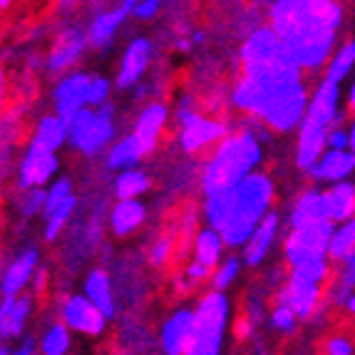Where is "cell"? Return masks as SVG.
Masks as SVG:
<instances>
[{
	"mask_svg": "<svg viewBox=\"0 0 355 355\" xmlns=\"http://www.w3.org/2000/svg\"><path fill=\"white\" fill-rule=\"evenodd\" d=\"M343 23V8L340 3H328L323 8H313V12L306 18V23L284 37L291 55L303 70H318L328 65L333 58V45H336V33Z\"/></svg>",
	"mask_w": 355,
	"mask_h": 355,
	"instance_id": "cell-1",
	"label": "cell"
},
{
	"mask_svg": "<svg viewBox=\"0 0 355 355\" xmlns=\"http://www.w3.org/2000/svg\"><path fill=\"white\" fill-rule=\"evenodd\" d=\"M261 162V147L251 132L221 139L204 172V194L234 189Z\"/></svg>",
	"mask_w": 355,
	"mask_h": 355,
	"instance_id": "cell-2",
	"label": "cell"
},
{
	"mask_svg": "<svg viewBox=\"0 0 355 355\" xmlns=\"http://www.w3.org/2000/svg\"><path fill=\"white\" fill-rule=\"evenodd\" d=\"M273 202V184L266 174L251 172L236 187V207L231 219L221 229L226 246L236 249V246H246L251 234L256 231L259 221L268 214V207Z\"/></svg>",
	"mask_w": 355,
	"mask_h": 355,
	"instance_id": "cell-3",
	"label": "cell"
},
{
	"mask_svg": "<svg viewBox=\"0 0 355 355\" xmlns=\"http://www.w3.org/2000/svg\"><path fill=\"white\" fill-rule=\"evenodd\" d=\"M194 331L196 345L194 355H216L224 340L226 320H229V301L219 288L207 293L194 311Z\"/></svg>",
	"mask_w": 355,
	"mask_h": 355,
	"instance_id": "cell-4",
	"label": "cell"
},
{
	"mask_svg": "<svg viewBox=\"0 0 355 355\" xmlns=\"http://www.w3.org/2000/svg\"><path fill=\"white\" fill-rule=\"evenodd\" d=\"M112 105L83 107L75 122L70 125V139L80 152L95 154L112 139Z\"/></svg>",
	"mask_w": 355,
	"mask_h": 355,
	"instance_id": "cell-5",
	"label": "cell"
},
{
	"mask_svg": "<svg viewBox=\"0 0 355 355\" xmlns=\"http://www.w3.org/2000/svg\"><path fill=\"white\" fill-rule=\"evenodd\" d=\"M308 102H311V97H308L303 83L291 85V87L279 89V92H273V95L268 97L266 107L261 110L259 117L263 119L271 130L288 132V130H293V127L301 125L303 119H306Z\"/></svg>",
	"mask_w": 355,
	"mask_h": 355,
	"instance_id": "cell-6",
	"label": "cell"
},
{
	"mask_svg": "<svg viewBox=\"0 0 355 355\" xmlns=\"http://www.w3.org/2000/svg\"><path fill=\"white\" fill-rule=\"evenodd\" d=\"M333 224H336L333 219H323V221H313V224L291 229V234L286 236V259H288L291 266H298L303 261L328 256L333 231H336Z\"/></svg>",
	"mask_w": 355,
	"mask_h": 355,
	"instance_id": "cell-7",
	"label": "cell"
},
{
	"mask_svg": "<svg viewBox=\"0 0 355 355\" xmlns=\"http://www.w3.org/2000/svg\"><path fill=\"white\" fill-rule=\"evenodd\" d=\"M179 125H182V142L184 152H199V149L209 147V144H219L221 139H226V125L219 119H209L196 114L194 110H189V100L182 102V110L177 114Z\"/></svg>",
	"mask_w": 355,
	"mask_h": 355,
	"instance_id": "cell-8",
	"label": "cell"
},
{
	"mask_svg": "<svg viewBox=\"0 0 355 355\" xmlns=\"http://www.w3.org/2000/svg\"><path fill=\"white\" fill-rule=\"evenodd\" d=\"M55 172H58V157H55V152L33 139L23 164H20L18 187L25 191L33 189V187H42V184H48L55 177Z\"/></svg>",
	"mask_w": 355,
	"mask_h": 355,
	"instance_id": "cell-9",
	"label": "cell"
},
{
	"mask_svg": "<svg viewBox=\"0 0 355 355\" xmlns=\"http://www.w3.org/2000/svg\"><path fill=\"white\" fill-rule=\"evenodd\" d=\"M194 311L182 308L162 328V345L169 355H194L196 331H194Z\"/></svg>",
	"mask_w": 355,
	"mask_h": 355,
	"instance_id": "cell-10",
	"label": "cell"
},
{
	"mask_svg": "<svg viewBox=\"0 0 355 355\" xmlns=\"http://www.w3.org/2000/svg\"><path fill=\"white\" fill-rule=\"evenodd\" d=\"M62 318L72 331L85 336H100L107 326V315L102 313V308L87 296H72L62 308Z\"/></svg>",
	"mask_w": 355,
	"mask_h": 355,
	"instance_id": "cell-11",
	"label": "cell"
},
{
	"mask_svg": "<svg viewBox=\"0 0 355 355\" xmlns=\"http://www.w3.org/2000/svg\"><path fill=\"white\" fill-rule=\"evenodd\" d=\"M328 130H331V127L320 125V122H313L311 117H306L301 122L298 149H296V162L301 169L311 172V169L318 164V159L328 149Z\"/></svg>",
	"mask_w": 355,
	"mask_h": 355,
	"instance_id": "cell-12",
	"label": "cell"
},
{
	"mask_svg": "<svg viewBox=\"0 0 355 355\" xmlns=\"http://www.w3.org/2000/svg\"><path fill=\"white\" fill-rule=\"evenodd\" d=\"M279 303H286L296 311L298 318H308L320 303V284L291 276L286 288L279 293Z\"/></svg>",
	"mask_w": 355,
	"mask_h": 355,
	"instance_id": "cell-13",
	"label": "cell"
},
{
	"mask_svg": "<svg viewBox=\"0 0 355 355\" xmlns=\"http://www.w3.org/2000/svg\"><path fill=\"white\" fill-rule=\"evenodd\" d=\"M355 172V152L353 149H331L328 147L323 152V157L318 159V164L311 169V177L318 182H343Z\"/></svg>",
	"mask_w": 355,
	"mask_h": 355,
	"instance_id": "cell-14",
	"label": "cell"
},
{
	"mask_svg": "<svg viewBox=\"0 0 355 355\" xmlns=\"http://www.w3.org/2000/svg\"><path fill=\"white\" fill-rule=\"evenodd\" d=\"M311 12H313L311 0H276L271 8V28L281 37H288L306 23Z\"/></svg>",
	"mask_w": 355,
	"mask_h": 355,
	"instance_id": "cell-15",
	"label": "cell"
},
{
	"mask_svg": "<svg viewBox=\"0 0 355 355\" xmlns=\"http://www.w3.org/2000/svg\"><path fill=\"white\" fill-rule=\"evenodd\" d=\"M338 102H340V85L333 83V80H323V83L318 85V89L311 95L306 117L331 127L333 122L340 117V114H338Z\"/></svg>",
	"mask_w": 355,
	"mask_h": 355,
	"instance_id": "cell-16",
	"label": "cell"
},
{
	"mask_svg": "<svg viewBox=\"0 0 355 355\" xmlns=\"http://www.w3.org/2000/svg\"><path fill=\"white\" fill-rule=\"evenodd\" d=\"M149 58H152V45H149V40L147 37H137L130 48H127L125 58H122V65H119V72H117L119 87H132V85H137V80L147 70Z\"/></svg>",
	"mask_w": 355,
	"mask_h": 355,
	"instance_id": "cell-17",
	"label": "cell"
},
{
	"mask_svg": "<svg viewBox=\"0 0 355 355\" xmlns=\"http://www.w3.org/2000/svg\"><path fill=\"white\" fill-rule=\"evenodd\" d=\"M323 219H331L328 194L318 189H308L306 194L298 196L296 207L291 211L288 224H291V229H296V226H306V224H313V221H323Z\"/></svg>",
	"mask_w": 355,
	"mask_h": 355,
	"instance_id": "cell-18",
	"label": "cell"
},
{
	"mask_svg": "<svg viewBox=\"0 0 355 355\" xmlns=\"http://www.w3.org/2000/svg\"><path fill=\"white\" fill-rule=\"evenodd\" d=\"M284 37L276 33L273 28H259L254 30L241 48V62L243 65H251V62H261V60H268L271 55H276L279 50H284Z\"/></svg>",
	"mask_w": 355,
	"mask_h": 355,
	"instance_id": "cell-19",
	"label": "cell"
},
{
	"mask_svg": "<svg viewBox=\"0 0 355 355\" xmlns=\"http://www.w3.org/2000/svg\"><path fill=\"white\" fill-rule=\"evenodd\" d=\"M276 231H279V214L268 211L263 219L259 221L256 231L251 234L249 243H246V254H243V261L249 266H259L261 261L266 259L268 249H271L273 239H276Z\"/></svg>",
	"mask_w": 355,
	"mask_h": 355,
	"instance_id": "cell-20",
	"label": "cell"
},
{
	"mask_svg": "<svg viewBox=\"0 0 355 355\" xmlns=\"http://www.w3.org/2000/svg\"><path fill=\"white\" fill-rule=\"evenodd\" d=\"M166 125V107L164 105H149L142 110V114L137 117L135 135L139 137V142L144 144V149L154 152L157 142H159V135Z\"/></svg>",
	"mask_w": 355,
	"mask_h": 355,
	"instance_id": "cell-21",
	"label": "cell"
},
{
	"mask_svg": "<svg viewBox=\"0 0 355 355\" xmlns=\"http://www.w3.org/2000/svg\"><path fill=\"white\" fill-rule=\"evenodd\" d=\"M85 50V35L77 30H65L55 42V50L50 53V70L62 72L70 65H75Z\"/></svg>",
	"mask_w": 355,
	"mask_h": 355,
	"instance_id": "cell-22",
	"label": "cell"
},
{
	"mask_svg": "<svg viewBox=\"0 0 355 355\" xmlns=\"http://www.w3.org/2000/svg\"><path fill=\"white\" fill-rule=\"evenodd\" d=\"M231 102H234V107L243 110V112L256 114V117H259L261 110H263V107H266V102H268V92H266V87L259 83V80H254V77H249V75H243L241 80H239L236 87H234Z\"/></svg>",
	"mask_w": 355,
	"mask_h": 355,
	"instance_id": "cell-23",
	"label": "cell"
},
{
	"mask_svg": "<svg viewBox=\"0 0 355 355\" xmlns=\"http://www.w3.org/2000/svg\"><path fill=\"white\" fill-rule=\"evenodd\" d=\"M30 313V298L6 296L0 306V333L3 338H18L23 333L25 318Z\"/></svg>",
	"mask_w": 355,
	"mask_h": 355,
	"instance_id": "cell-24",
	"label": "cell"
},
{
	"mask_svg": "<svg viewBox=\"0 0 355 355\" xmlns=\"http://www.w3.org/2000/svg\"><path fill=\"white\" fill-rule=\"evenodd\" d=\"M144 216H147V211L137 199H119V204L110 214V224H112V231L117 236H130L132 231H137L144 224Z\"/></svg>",
	"mask_w": 355,
	"mask_h": 355,
	"instance_id": "cell-25",
	"label": "cell"
},
{
	"mask_svg": "<svg viewBox=\"0 0 355 355\" xmlns=\"http://www.w3.org/2000/svg\"><path fill=\"white\" fill-rule=\"evenodd\" d=\"M35 263H37V251L35 249L23 251V254L10 263L6 276H3V293H6V296H18L20 288L33 279Z\"/></svg>",
	"mask_w": 355,
	"mask_h": 355,
	"instance_id": "cell-26",
	"label": "cell"
},
{
	"mask_svg": "<svg viewBox=\"0 0 355 355\" xmlns=\"http://www.w3.org/2000/svg\"><path fill=\"white\" fill-rule=\"evenodd\" d=\"M328 194V209H331V219L336 224H343V221L353 219L355 216V184L350 182H336Z\"/></svg>",
	"mask_w": 355,
	"mask_h": 355,
	"instance_id": "cell-27",
	"label": "cell"
},
{
	"mask_svg": "<svg viewBox=\"0 0 355 355\" xmlns=\"http://www.w3.org/2000/svg\"><path fill=\"white\" fill-rule=\"evenodd\" d=\"M142 157H147V149L139 142V137L132 132L130 137H125V139H119L114 144L110 157H107V164H110V169H130V166L139 164Z\"/></svg>",
	"mask_w": 355,
	"mask_h": 355,
	"instance_id": "cell-28",
	"label": "cell"
},
{
	"mask_svg": "<svg viewBox=\"0 0 355 355\" xmlns=\"http://www.w3.org/2000/svg\"><path fill=\"white\" fill-rule=\"evenodd\" d=\"M234 207H236V187L226 191H216V194H207V207H204L207 224L221 231L226 221L231 219Z\"/></svg>",
	"mask_w": 355,
	"mask_h": 355,
	"instance_id": "cell-29",
	"label": "cell"
},
{
	"mask_svg": "<svg viewBox=\"0 0 355 355\" xmlns=\"http://www.w3.org/2000/svg\"><path fill=\"white\" fill-rule=\"evenodd\" d=\"M224 246H226V241H224V236H221V231L214 229V226H209V229H204V231L196 234L194 259L202 261V263H207L209 268H214V263H219Z\"/></svg>",
	"mask_w": 355,
	"mask_h": 355,
	"instance_id": "cell-30",
	"label": "cell"
},
{
	"mask_svg": "<svg viewBox=\"0 0 355 355\" xmlns=\"http://www.w3.org/2000/svg\"><path fill=\"white\" fill-rule=\"evenodd\" d=\"M127 15H130V12H127L122 6H119L117 10L97 15V18L92 20V25H89V35H87L89 42H92L95 48H105L107 42L114 37V33H117V28L122 25V20H125Z\"/></svg>",
	"mask_w": 355,
	"mask_h": 355,
	"instance_id": "cell-31",
	"label": "cell"
},
{
	"mask_svg": "<svg viewBox=\"0 0 355 355\" xmlns=\"http://www.w3.org/2000/svg\"><path fill=\"white\" fill-rule=\"evenodd\" d=\"M67 139H70V127H67V122L60 117L58 112L50 114V117L40 119V125H37V132H35V142L37 144L53 149V152H58V149L62 147Z\"/></svg>",
	"mask_w": 355,
	"mask_h": 355,
	"instance_id": "cell-32",
	"label": "cell"
},
{
	"mask_svg": "<svg viewBox=\"0 0 355 355\" xmlns=\"http://www.w3.org/2000/svg\"><path fill=\"white\" fill-rule=\"evenodd\" d=\"M85 296L89 301H95L102 308V313L107 318L114 315V301H112V284H110V276L105 271H92L87 276V284H85Z\"/></svg>",
	"mask_w": 355,
	"mask_h": 355,
	"instance_id": "cell-33",
	"label": "cell"
},
{
	"mask_svg": "<svg viewBox=\"0 0 355 355\" xmlns=\"http://www.w3.org/2000/svg\"><path fill=\"white\" fill-rule=\"evenodd\" d=\"M355 254V216L333 231L331 239V249H328V259L336 261V263H343L348 256Z\"/></svg>",
	"mask_w": 355,
	"mask_h": 355,
	"instance_id": "cell-34",
	"label": "cell"
},
{
	"mask_svg": "<svg viewBox=\"0 0 355 355\" xmlns=\"http://www.w3.org/2000/svg\"><path fill=\"white\" fill-rule=\"evenodd\" d=\"M355 67V40L345 42L338 48V53L328 60V67H326V80H333V83H343L345 77L353 72Z\"/></svg>",
	"mask_w": 355,
	"mask_h": 355,
	"instance_id": "cell-35",
	"label": "cell"
},
{
	"mask_svg": "<svg viewBox=\"0 0 355 355\" xmlns=\"http://www.w3.org/2000/svg\"><path fill=\"white\" fill-rule=\"evenodd\" d=\"M147 189H149L147 174H142L139 169H135V166L125 169V172L117 177V182H114V194H117V199H137V196L144 194Z\"/></svg>",
	"mask_w": 355,
	"mask_h": 355,
	"instance_id": "cell-36",
	"label": "cell"
},
{
	"mask_svg": "<svg viewBox=\"0 0 355 355\" xmlns=\"http://www.w3.org/2000/svg\"><path fill=\"white\" fill-rule=\"evenodd\" d=\"M89 80H92V77L85 75V72H75V75H67L65 80H60V85L55 87V102H60V100L87 102Z\"/></svg>",
	"mask_w": 355,
	"mask_h": 355,
	"instance_id": "cell-37",
	"label": "cell"
},
{
	"mask_svg": "<svg viewBox=\"0 0 355 355\" xmlns=\"http://www.w3.org/2000/svg\"><path fill=\"white\" fill-rule=\"evenodd\" d=\"M42 353L45 355H65L70 350V326H53L42 338Z\"/></svg>",
	"mask_w": 355,
	"mask_h": 355,
	"instance_id": "cell-38",
	"label": "cell"
},
{
	"mask_svg": "<svg viewBox=\"0 0 355 355\" xmlns=\"http://www.w3.org/2000/svg\"><path fill=\"white\" fill-rule=\"evenodd\" d=\"M291 276L313 281V284H323L328 279V256H320V259H311L298 263V266H291Z\"/></svg>",
	"mask_w": 355,
	"mask_h": 355,
	"instance_id": "cell-39",
	"label": "cell"
},
{
	"mask_svg": "<svg viewBox=\"0 0 355 355\" xmlns=\"http://www.w3.org/2000/svg\"><path fill=\"white\" fill-rule=\"evenodd\" d=\"M353 288H355V254L343 261V273H340V279H338V286L331 291L333 301L345 306V301H348V296L353 293Z\"/></svg>",
	"mask_w": 355,
	"mask_h": 355,
	"instance_id": "cell-40",
	"label": "cell"
},
{
	"mask_svg": "<svg viewBox=\"0 0 355 355\" xmlns=\"http://www.w3.org/2000/svg\"><path fill=\"white\" fill-rule=\"evenodd\" d=\"M72 209H75V196L70 194L65 202L60 204V207L48 216V229H45V239H48V241H55V236H58L60 231H62V226L67 224V219H70Z\"/></svg>",
	"mask_w": 355,
	"mask_h": 355,
	"instance_id": "cell-41",
	"label": "cell"
},
{
	"mask_svg": "<svg viewBox=\"0 0 355 355\" xmlns=\"http://www.w3.org/2000/svg\"><path fill=\"white\" fill-rule=\"evenodd\" d=\"M239 268H241V261L234 259V256H231V259H226L224 263H221V266L211 273V284H214V288L224 291L226 286L234 284V279L239 276Z\"/></svg>",
	"mask_w": 355,
	"mask_h": 355,
	"instance_id": "cell-42",
	"label": "cell"
},
{
	"mask_svg": "<svg viewBox=\"0 0 355 355\" xmlns=\"http://www.w3.org/2000/svg\"><path fill=\"white\" fill-rule=\"evenodd\" d=\"M296 311L291 306H286V303H279V306L273 308V313H271V323L273 328H279V331H293L296 328Z\"/></svg>",
	"mask_w": 355,
	"mask_h": 355,
	"instance_id": "cell-43",
	"label": "cell"
},
{
	"mask_svg": "<svg viewBox=\"0 0 355 355\" xmlns=\"http://www.w3.org/2000/svg\"><path fill=\"white\" fill-rule=\"evenodd\" d=\"M67 196H70V182H67V179H60V182H55L53 187L48 189V202H45V216H50V214H53L55 209L60 207V204L65 202Z\"/></svg>",
	"mask_w": 355,
	"mask_h": 355,
	"instance_id": "cell-44",
	"label": "cell"
},
{
	"mask_svg": "<svg viewBox=\"0 0 355 355\" xmlns=\"http://www.w3.org/2000/svg\"><path fill=\"white\" fill-rule=\"evenodd\" d=\"M45 202H48V191H42L40 187H33L23 199V214L25 216H35L37 211H45Z\"/></svg>",
	"mask_w": 355,
	"mask_h": 355,
	"instance_id": "cell-45",
	"label": "cell"
},
{
	"mask_svg": "<svg viewBox=\"0 0 355 355\" xmlns=\"http://www.w3.org/2000/svg\"><path fill=\"white\" fill-rule=\"evenodd\" d=\"M107 97H110V83H107L105 77H92L87 87V105L100 107L107 102Z\"/></svg>",
	"mask_w": 355,
	"mask_h": 355,
	"instance_id": "cell-46",
	"label": "cell"
},
{
	"mask_svg": "<svg viewBox=\"0 0 355 355\" xmlns=\"http://www.w3.org/2000/svg\"><path fill=\"white\" fill-rule=\"evenodd\" d=\"M172 249H174V241L169 236L159 239V241L154 243L152 251H149V261H152L154 266H164L169 256H172Z\"/></svg>",
	"mask_w": 355,
	"mask_h": 355,
	"instance_id": "cell-47",
	"label": "cell"
},
{
	"mask_svg": "<svg viewBox=\"0 0 355 355\" xmlns=\"http://www.w3.org/2000/svg\"><path fill=\"white\" fill-rule=\"evenodd\" d=\"M187 276H189V281L191 284H202V281H207V279H211V268L207 266V263H202V261H191L189 263V268H187Z\"/></svg>",
	"mask_w": 355,
	"mask_h": 355,
	"instance_id": "cell-48",
	"label": "cell"
},
{
	"mask_svg": "<svg viewBox=\"0 0 355 355\" xmlns=\"http://www.w3.org/2000/svg\"><path fill=\"white\" fill-rule=\"evenodd\" d=\"M328 147L331 149H350V132L340 130H328Z\"/></svg>",
	"mask_w": 355,
	"mask_h": 355,
	"instance_id": "cell-49",
	"label": "cell"
},
{
	"mask_svg": "<svg viewBox=\"0 0 355 355\" xmlns=\"http://www.w3.org/2000/svg\"><path fill=\"white\" fill-rule=\"evenodd\" d=\"M326 350L331 355H353V343H350L348 338H340V336H336V338H331L328 340V345H326Z\"/></svg>",
	"mask_w": 355,
	"mask_h": 355,
	"instance_id": "cell-50",
	"label": "cell"
},
{
	"mask_svg": "<svg viewBox=\"0 0 355 355\" xmlns=\"http://www.w3.org/2000/svg\"><path fill=\"white\" fill-rule=\"evenodd\" d=\"M157 10H159V0H139L135 8V15L139 20H149L157 15Z\"/></svg>",
	"mask_w": 355,
	"mask_h": 355,
	"instance_id": "cell-51",
	"label": "cell"
},
{
	"mask_svg": "<svg viewBox=\"0 0 355 355\" xmlns=\"http://www.w3.org/2000/svg\"><path fill=\"white\" fill-rule=\"evenodd\" d=\"M236 336L241 338V340H243V338H249V336H251V323H249L246 318H241V320L236 323Z\"/></svg>",
	"mask_w": 355,
	"mask_h": 355,
	"instance_id": "cell-52",
	"label": "cell"
},
{
	"mask_svg": "<svg viewBox=\"0 0 355 355\" xmlns=\"http://www.w3.org/2000/svg\"><path fill=\"white\" fill-rule=\"evenodd\" d=\"M348 107H350V112H355V83L350 85V89H348Z\"/></svg>",
	"mask_w": 355,
	"mask_h": 355,
	"instance_id": "cell-53",
	"label": "cell"
},
{
	"mask_svg": "<svg viewBox=\"0 0 355 355\" xmlns=\"http://www.w3.org/2000/svg\"><path fill=\"white\" fill-rule=\"evenodd\" d=\"M137 3H139V0H122V8H125L127 12H135Z\"/></svg>",
	"mask_w": 355,
	"mask_h": 355,
	"instance_id": "cell-54",
	"label": "cell"
},
{
	"mask_svg": "<svg viewBox=\"0 0 355 355\" xmlns=\"http://www.w3.org/2000/svg\"><path fill=\"white\" fill-rule=\"evenodd\" d=\"M345 308H348L350 313H355V293H350L348 301H345Z\"/></svg>",
	"mask_w": 355,
	"mask_h": 355,
	"instance_id": "cell-55",
	"label": "cell"
},
{
	"mask_svg": "<svg viewBox=\"0 0 355 355\" xmlns=\"http://www.w3.org/2000/svg\"><path fill=\"white\" fill-rule=\"evenodd\" d=\"M311 3H313V8H323L328 3H336V0H311Z\"/></svg>",
	"mask_w": 355,
	"mask_h": 355,
	"instance_id": "cell-56",
	"label": "cell"
},
{
	"mask_svg": "<svg viewBox=\"0 0 355 355\" xmlns=\"http://www.w3.org/2000/svg\"><path fill=\"white\" fill-rule=\"evenodd\" d=\"M350 149H353V152H355V122H353V127H350Z\"/></svg>",
	"mask_w": 355,
	"mask_h": 355,
	"instance_id": "cell-57",
	"label": "cell"
},
{
	"mask_svg": "<svg viewBox=\"0 0 355 355\" xmlns=\"http://www.w3.org/2000/svg\"><path fill=\"white\" fill-rule=\"evenodd\" d=\"M0 6H3V8H8V6H10V0H0Z\"/></svg>",
	"mask_w": 355,
	"mask_h": 355,
	"instance_id": "cell-58",
	"label": "cell"
},
{
	"mask_svg": "<svg viewBox=\"0 0 355 355\" xmlns=\"http://www.w3.org/2000/svg\"><path fill=\"white\" fill-rule=\"evenodd\" d=\"M60 6H67V3H72V0H58Z\"/></svg>",
	"mask_w": 355,
	"mask_h": 355,
	"instance_id": "cell-59",
	"label": "cell"
}]
</instances>
